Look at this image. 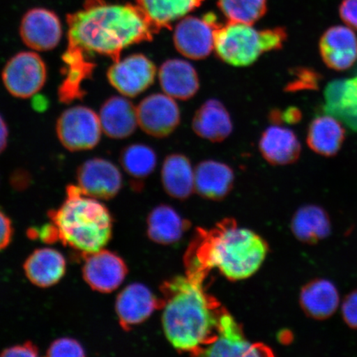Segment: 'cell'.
<instances>
[{"instance_id":"cell-1","label":"cell","mask_w":357,"mask_h":357,"mask_svg":"<svg viewBox=\"0 0 357 357\" xmlns=\"http://www.w3.org/2000/svg\"><path fill=\"white\" fill-rule=\"evenodd\" d=\"M208 274L186 269L160 285L165 336L176 350L199 356L215 340L223 307L204 287Z\"/></svg>"},{"instance_id":"cell-2","label":"cell","mask_w":357,"mask_h":357,"mask_svg":"<svg viewBox=\"0 0 357 357\" xmlns=\"http://www.w3.org/2000/svg\"><path fill=\"white\" fill-rule=\"evenodd\" d=\"M68 47L93 59L96 55L118 61L132 45L153 41L154 30L139 7L86 0L82 10L66 16Z\"/></svg>"},{"instance_id":"cell-3","label":"cell","mask_w":357,"mask_h":357,"mask_svg":"<svg viewBox=\"0 0 357 357\" xmlns=\"http://www.w3.org/2000/svg\"><path fill=\"white\" fill-rule=\"evenodd\" d=\"M268 252L262 236L226 218L211 231L199 230L185 257L208 271L216 268L227 280L239 281L257 273Z\"/></svg>"},{"instance_id":"cell-4","label":"cell","mask_w":357,"mask_h":357,"mask_svg":"<svg viewBox=\"0 0 357 357\" xmlns=\"http://www.w3.org/2000/svg\"><path fill=\"white\" fill-rule=\"evenodd\" d=\"M58 239L82 257L104 249L113 233V218L99 199L89 197L78 185L66 188V198L48 213Z\"/></svg>"},{"instance_id":"cell-5","label":"cell","mask_w":357,"mask_h":357,"mask_svg":"<svg viewBox=\"0 0 357 357\" xmlns=\"http://www.w3.org/2000/svg\"><path fill=\"white\" fill-rule=\"evenodd\" d=\"M287 38L283 28L257 30L252 25L229 22L216 30L214 51L230 66H251L264 53L279 50Z\"/></svg>"},{"instance_id":"cell-6","label":"cell","mask_w":357,"mask_h":357,"mask_svg":"<svg viewBox=\"0 0 357 357\" xmlns=\"http://www.w3.org/2000/svg\"><path fill=\"white\" fill-rule=\"evenodd\" d=\"M56 132L61 145L73 153L95 149L102 132L100 116L86 106L70 107L58 118Z\"/></svg>"},{"instance_id":"cell-7","label":"cell","mask_w":357,"mask_h":357,"mask_svg":"<svg viewBox=\"0 0 357 357\" xmlns=\"http://www.w3.org/2000/svg\"><path fill=\"white\" fill-rule=\"evenodd\" d=\"M1 77L4 87L11 96L29 99L46 84L47 66L38 53L21 52L8 61Z\"/></svg>"},{"instance_id":"cell-8","label":"cell","mask_w":357,"mask_h":357,"mask_svg":"<svg viewBox=\"0 0 357 357\" xmlns=\"http://www.w3.org/2000/svg\"><path fill=\"white\" fill-rule=\"evenodd\" d=\"M220 25L213 13H208L202 19L187 17L176 26L173 36L174 45L188 59H205L214 50L216 30Z\"/></svg>"},{"instance_id":"cell-9","label":"cell","mask_w":357,"mask_h":357,"mask_svg":"<svg viewBox=\"0 0 357 357\" xmlns=\"http://www.w3.org/2000/svg\"><path fill=\"white\" fill-rule=\"evenodd\" d=\"M202 356L252 357L273 356L270 347L262 343H253L245 337L242 325L233 315L222 311L215 340L200 352Z\"/></svg>"},{"instance_id":"cell-10","label":"cell","mask_w":357,"mask_h":357,"mask_svg":"<svg viewBox=\"0 0 357 357\" xmlns=\"http://www.w3.org/2000/svg\"><path fill=\"white\" fill-rule=\"evenodd\" d=\"M156 66L149 57L140 53L129 55L114 62L107 78L112 86L125 97L141 95L155 82Z\"/></svg>"},{"instance_id":"cell-11","label":"cell","mask_w":357,"mask_h":357,"mask_svg":"<svg viewBox=\"0 0 357 357\" xmlns=\"http://www.w3.org/2000/svg\"><path fill=\"white\" fill-rule=\"evenodd\" d=\"M166 93H153L137 107L138 126L156 138L167 137L181 123V110L176 102Z\"/></svg>"},{"instance_id":"cell-12","label":"cell","mask_w":357,"mask_h":357,"mask_svg":"<svg viewBox=\"0 0 357 357\" xmlns=\"http://www.w3.org/2000/svg\"><path fill=\"white\" fill-rule=\"evenodd\" d=\"M77 182L83 194L99 200L115 197L123 187V176L116 165L104 158H92L80 165Z\"/></svg>"},{"instance_id":"cell-13","label":"cell","mask_w":357,"mask_h":357,"mask_svg":"<svg viewBox=\"0 0 357 357\" xmlns=\"http://www.w3.org/2000/svg\"><path fill=\"white\" fill-rule=\"evenodd\" d=\"M163 298H159L146 285L132 283L119 294L115 310L119 324L125 331L146 322L156 310L162 309Z\"/></svg>"},{"instance_id":"cell-14","label":"cell","mask_w":357,"mask_h":357,"mask_svg":"<svg viewBox=\"0 0 357 357\" xmlns=\"http://www.w3.org/2000/svg\"><path fill=\"white\" fill-rule=\"evenodd\" d=\"M83 257L84 280L96 291L113 292L127 278L128 266L117 253L101 249Z\"/></svg>"},{"instance_id":"cell-15","label":"cell","mask_w":357,"mask_h":357,"mask_svg":"<svg viewBox=\"0 0 357 357\" xmlns=\"http://www.w3.org/2000/svg\"><path fill=\"white\" fill-rule=\"evenodd\" d=\"M62 33L59 17L47 8H31L21 20L22 41L35 51L47 52L56 48L61 42Z\"/></svg>"},{"instance_id":"cell-16","label":"cell","mask_w":357,"mask_h":357,"mask_svg":"<svg viewBox=\"0 0 357 357\" xmlns=\"http://www.w3.org/2000/svg\"><path fill=\"white\" fill-rule=\"evenodd\" d=\"M319 50L329 68L344 70L357 60V37L354 30L345 26H334L322 36Z\"/></svg>"},{"instance_id":"cell-17","label":"cell","mask_w":357,"mask_h":357,"mask_svg":"<svg viewBox=\"0 0 357 357\" xmlns=\"http://www.w3.org/2000/svg\"><path fill=\"white\" fill-rule=\"evenodd\" d=\"M235 175L229 165L203 160L195 168V192L209 200L225 199L234 188Z\"/></svg>"},{"instance_id":"cell-18","label":"cell","mask_w":357,"mask_h":357,"mask_svg":"<svg viewBox=\"0 0 357 357\" xmlns=\"http://www.w3.org/2000/svg\"><path fill=\"white\" fill-rule=\"evenodd\" d=\"M298 302L307 317L324 321L337 312L340 305V294L332 281L318 278L303 285Z\"/></svg>"},{"instance_id":"cell-19","label":"cell","mask_w":357,"mask_h":357,"mask_svg":"<svg viewBox=\"0 0 357 357\" xmlns=\"http://www.w3.org/2000/svg\"><path fill=\"white\" fill-rule=\"evenodd\" d=\"M258 147L263 158L272 166L296 162L301 153V144L296 134L278 124L262 132Z\"/></svg>"},{"instance_id":"cell-20","label":"cell","mask_w":357,"mask_h":357,"mask_svg":"<svg viewBox=\"0 0 357 357\" xmlns=\"http://www.w3.org/2000/svg\"><path fill=\"white\" fill-rule=\"evenodd\" d=\"M62 61L65 64V78L58 89V96L61 102L70 104L86 95L82 89L83 83L92 78L96 64L82 51L71 47H67Z\"/></svg>"},{"instance_id":"cell-21","label":"cell","mask_w":357,"mask_h":357,"mask_svg":"<svg viewBox=\"0 0 357 357\" xmlns=\"http://www.w3.org/2000/svg\"><path fill=\"white\" fill-rule=\"evenodd\" d=\"M158 77L162 91L173 99L188 100L199 91V75L189 61L167 60L160 66Z\"/></svg>"},{"instance_id":"cell-22","label":"cell","mask_w":357,"mask_h":357,"mask_svg":"<svg viewBox=\"0 0 357 357\" xmlns=\"http://www.w3.org/2000/svg\"><path fill=\"white\" fill-rule=\"evenodd\" d=\"M99 116L102 132L113 139L130 137L138 126L137 108L123 96L106 100Z\"/></svg>"},{"instance_id":"cell-23","label":"cell","mask_w":357,"mask_h":357,"mask_svg":"<svg viewBox=\"0 0 357 357\" xmlns=\"http://www.w3.org/2000/svg\"><path fill=\"white\" fill-rule=\"evenodd\" d=\"M192 129L203 139L220 142L233 132L234 124L229 112L222 102L211 99L204 102L196 111Z\"/></svg>"},{"instance_id":"cell-24","label":"cell","mask_w":357,"mask_h":357,"mask_svg":"<svg viewBox=\"0 0 357 357\" xmlns=\"http://www.w3.org/2000/svg\"><path fill=\"white\" fill-rule=\"evenodd\" d=\"M146 234L156 244H176L190 229L191 223L168 204H160L149 214Z\"/></svg>"},{"instance_id":"cell-25","label":"cell","mask_w":357,"mask_h":357,"mask_svg":"<svg viewBox=\"0 0 357 357\" xmlns=\"http://www.w3.org/2000/svg\"><path fill=\"white\" fill-rule=\"evenodd\" d=\"M24 269L26 278L35 285L48 288L59 282L66 271L63 255L53 248H39L26 259Z\"/></svg>"},{"instance_id":"cell-26","label":"cell","mask_w":357,"mask_h":357,"mask_svg":"<svg viewBox=\"0 0 357 357\" xmlns=\"http://www.w3.org/2000/svg\"><path fill=\"white\" fill-rule=\"evenodd\" d=\"M290 229L294 238L300 242L314 245L328 238L332 231V223L324 208L307 204L294 213Z\"/></svg>"},{"instance_id":"cell-27","label":"cell","mask_w":357,"mask_h":357,"mask_svg":"<svg viewBox=\"0 0 357 357\" xmlns=\"http://www.w3.org/2000/svg\"><path fill=\"white\" fill-rule=\"evenodd\" d=\"M160 177L165 191L173 199L185 200L195 192V169L185 155H168L164 160Z\"/></svg>"},{"instance_id":"cell-28","label":"cell","mask_w":357,"mask_h":357,"mask_svg":"<svg viewBox=\"0 0 357 357\" xmlns=\"http://www.w3.org/2000/svg\"><path fill=\"white\" fill-rule=\"evenodd\" d=\"M325 99L328 114L357 131V73L354 78L330 83Z\"/></svg>"},{"instance_id":"cell-29","label":"cell","mask_w":357,"mask_h":357,"mask_svg":"<svg viewBox=\"0 0 357 357\" xmlns=\"http://www.w3.org/2000/svg\"><path fill=\"white\" fill-rule=\"evenodd\" d=\"M204 0H137L155 33L201 6Z\"/></svg>"},{"instance_id":"cell-30","label":"cell","mask_w":357,"mask_h":357,"mask_svg":"<svg viewBox=\"0 0 357 357\" xmlns=\"http://www.w3.org/2000/svg\"><path fill=\"white\" fill-rule=\"evenodd\" d=\"M345 140V130L336 118L324 115L312 120L307 131V142L316 153L333 156Z\"/></svg>"},{"instance_id":"cell-31","label":"cell","mask_w":357,"mask_h":357,"mask_svg":"<svg viewBox=\"0 0 357 357\" xmlns=\"http://www.w3.org/2000/svg\"><path fill=\"white\" fill-rule=\"evenodd\" d=\"M120 163L132 180V188L140 190L145 178L153 174L158 165V155L151 146L134 144L124 147L120 154Z\"/></svg>"},{"instance_id":"cell-32","label":"cell","mask_w":357,"mask_h":357,"mask_svg":"<svg viewBox=\"0 0 357 357\" xmlns=\"http://www.w3.org/2000/svg\"><path fill=\"white\" fill-rule=\"evenodd\" d=\"M218 7L229 22L252 25L266 13V0H218Z\"/></svg>"},{"instance_id":"cell-33","label":"cell","mask_w":357,"mask_h":357,"mask_svg":"<svg viewBox=\"0 0 357 357\" xmlns=\"http://www.w3.org/2000/svg\"><path fill=\"white\" fill-rule=\"evenodd\" d=\"M47 356H84L82 344L73 338L62 337L53 342L47 351Z\"/></svg>"},{"instance_id":"cell-34","label":"cell","mask_w":357,"mask_h":357,"mask_svg":"<svg viewBox=\"0 0 357 357\" xmlns=\"http://www.w3.org/2000/svg\"><path fill=\"white\" fill-rule=\"evenodd\" d=\"M343 321L348 327L357 330V289L348 294L341 307Z\"/></svg>"},{"instance_id":"cell-35","label":"cell","mask_w":357,"mask_h":357,"mask_svg":"<svg viewBox=\"0 0 357 357\" xmlns=\"http://www.w3.org/2000/svg\"><path fill=\"white\" fill-rule=\"evenodd\" d=\"M339 15L349 28L357 30V0H343Z\"/></svg>"},{"instance_id":"cell-36","label":"cell","mask_w":357,"mask_h":357,"mask_svg":"<svg viewBox=\"0 0 357 357\" xmlns=\"http://www.w3.org/2000/svg\"><path fill=\"white\" fill-rule=\"evenodd\" d=\"M39 355V351L37 346H35L33 342H26L22 345H17L7 348L3 350L0 356L8 357L15 356H25V357H34Z\"/></svg>"},{"instance_id":"cell-37","label":"cell","mask_w":357,"mask_h":357,"mask_svg":"<svg viewBox=\"0 0 357 357\" xmlns=\"http://www.w3.org/2000/svg\"><path fill=\"white\" fill-rule=\"evenodd\" d=\"M301 113L296 108H289L287 111L272 110L269 115L271 123L280 124L282 123H294L301 119Z\"/></svg>"},{"instance_id":"cell-38","label":"cell","mask_w":357,"mask_h":357,"mask_svg":"<svg viewBox=\"0 0 357 357\" xmlns=\"http://www.w3.org/2000/svg\"><path fill=\"white\" fill-rule=\"evenodd\" d=\"M13 233V225L10 218L0 211V252L10 245Z\"/></svg>"},{"instance_id":"cell-39","label":"cell","mask_w":357,"mask_h":357,"mask_svg":"<svg viewBox=\"0 0 357 357\" xmlns=\"http://www.w3.org/2000/svg\"><path fill=\"white\" fill-rule=\"evenodd\" d=\"M8 140V128L6 120L0 114V154L6 149Z\"/></svg>"},{"instance_id":"cell-40","label":"cell","mask_w":357,"mask_h":357,"mask_svg":"<svg viewBox=\"0 0 357 357\" xmlns=\"http://www.w3.org/2000/svg\"><path fill=\"white\" fill-rule=\"evenodd\" d=\"M293 334L289 331H284L280 335V341L284 343V344H289L293 340Z\"/></svg>"}]
</instances>
